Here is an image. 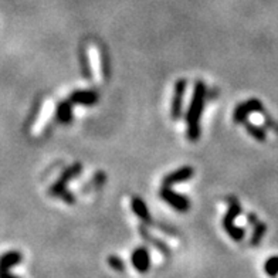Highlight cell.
<instances>
[{
	"label": "cell",
	"mask_w": 278,
	"mask_h": 278,
	"mask_svg": "<svg viewBox=\"0 0 278 278\" xmlns=\"http://www.w3.org/2000/svg\"><path fill=\"white\" fill-rule=\"evenodd\" d=\"M204 95H206L204 84L203 82H196L193 98L190 102V108L187 112V136L192 141L199 138V119H200V115L203 111Z\"/></svg>",
	"instance_id": "1"
},
{
	"label": "cell",
	"mask_w": 278,
	"mask_h": 278,
	"mask_svg": "<svg viewBox=\"0 0 278 278\" xmlns=\"http://www.w3.org/2000/svg\"><path fill=\"white\" fill-rule=\"evenodd\" d=\"M81 172V165L80 164H77V165H73V166H70L63 175H61V178L57 180L54 185L51 186V189H50V195L51 196H56V197H60V199H63L65 203H74V197L67 192V183L74 178L75 175H78Z\"/></svg>",
	"instance_id": "2"
},
{
	"label": "cell",
	"mask_w": 278,
	"mask_h": 278,
	"mask_svg": "<svg viewBox=\"0 0 278 278\" xmlns=\"http://www.w3.org/2000/svg\"><path fill=\"white\" fill-rule=\"evenodd\" d=\"M240 204L236 199H231L230 200V206H229V212L223 220V224H224V229L227 230L229 236L236 241H240L243 237H244V230L239 227L234 220L240 216Z\"/></svg>",
	"instance_id": "3"
},
{
	"label": "cell",
	"mask_w": 278,
	"mask_h": 278,
	"mask_svg": "<svg viewBox=\"0 0 278 278\" xmlns=\"http://www.w3.org/2000/svg\"><path fill=\"white\" fill-rule=\"evenodd\" d=\"M161 196L164 197V200L169 203L173 209H176L178 212H186L189 209V200L186 199L185 196L173 192L170 187L166 186H162V190H161Z\"/></svg>",
	"instance_id": "4"
},
{
	"label": "cell",
	"mask_w": 278,
	"mask_h": 278,
	"mask_svg": "<svg viewBox=\"0 0 278 278\" xmlns=\"http://www.w3.org/2000/svg\"><path fill=\"white\" fill-rule=\"evenodd\" d=\"M21 261V254L17 251H9L0 259V278H17L12 276L9 270Z\"/></svg>",
	"instance_id": "5"
},
{
	"label": "cell",
	"mask_w": 278,
	"mask_h": 278,
	"mask_svg": "<svg viewBox=\"0 0 278 278\" xmlns=\"http://www.w3.org/2000/svg\"><path fill=\"white\" fill-rule=\"evenodd\" d=\"M87 56L91 64V73H93V78L95 82H102V68H101V60H99V51L98 49L90 44L87 47Z\"/></svg>",
	"instance_id": "6"
},
{
	"label": "cell",
	"mask_w": 278,
	"mask_h": 278,
	"mask_svg": "<svg viewBox=\"0 0 278 278\" xmlns=\"http://www.w3.org/2000/svg\"><path fill=\"white\" fill-rule=\"evenodd\" d=\"M186 91V81L180 80L176 82L175 87V97L172 101V118L178 119L182 114V105H183V97H185Z\"/></svg>",
	"instance_id": "7"
},
{
	"label": "cell",
	"mask_w": 278,
	"mask_h": 278,
	"mask_svg": "<svg viewBox=\"0 0 278 278\" xmlns=\"http://www.w3.org/2000/svg\"><path fill=\"white\" fill-rule=\"evenodd\" d=\"M193 173H195L193 167L186 166V167H182V169H178V170H175L173 173L167 175L166 178L164 179V183H162V186L170 187V186L175 185V183L186 182V180H189V179L193 176Z\"/></svg>",
	"instance_id": "8"
},
{
	"label": "cell",
	"mask_w": 278,
	"mask_h": 278,
	"mask_svg": "<svg viewBox=\"0 0 278 278\" xmlns=\"http://www.w3.org/2000/svg\"><path fill=\"white\" fill-rule=\"evenodd\" d=\"M259 110H261V102H259L257 99L247 101V102L241 104L240 107L234 111V121L236 122H244L248 114L259 111Z\"/></svg>",
	"instance_id": "9"
},
{
	"label": "cell",
	"mask_w": 278,
	"mask_h": 278,
	"mask_svg": "<svg viewBox=\"0 0 278 278\" xmlns=\"http://www.w3.org/2000/svg\"><path fill=\"white\" fill-rule=\"evenodd\" d=\"M132 264L139 273H147L149 270V254L145 248H138L132 253Z\"/></svg>",
	"instance_id": "10"
},
{
	"label": "cell",
	"mask_w": 278,
	"mask_h": 278,
	"mask_svg": "<svg viewBox=\"0 0 278 278\" xmlns=\"http://www.w3.org/2000/svg\"><path fill=\"white\" fill-rule=\"evenodd\" d=\"M98 101V95L93 91H75L70 97V102L81 105H94Z\"/></svg>",
	"instance_id": "11"
},
{
	"label": "cell",
	"mask_w": 278,
	"mask_h": 278,
	"mask_svg": "<svg viewBox=\"0 0 278 278\" xmlns=\"http://www.w3.org/2000/svg\"><path fill=\"white\" fill-rule=\"evenodd\" d=\"M131 206H132L133 213H135L141 220H144V222H149V220H150L148 207H147V204L144 203L139 197H133L132 202H131Z\"/></svg>",
	"instance_id": "12"
},
{
	"label": "cell",
	"mask_w": 278,
	"mask_h": 278,
	"mask_svg": "<svg viewBox=\"0 0 278 278\" xmlns=\"http://www.w3.org/2000/svg\"><path fill=\"white\" fill-rule=\"evenodd\" d=\"M57 119L63 124H68L71 121V104L64 101L57 107Z\"/></svg>",
	"instance_id": "13"
},
{
	"label": "cell",
	"mask_w": 278,
	"mask_h": 278,
	"mask_svg": "<svg viewBox=\"0 0 278 278\" xmlns=\"http://www.w3.org/2000/svg\"><path fill=\"white\" fill-rule=\"evenodd\" d=\"M248 220H251V222L254 223V226H256V230H254V237L251 239V244H257V243L261 240V237H262L264 231H265V226H264L261 222H257V219H256L253 214H250V216H248Z\"/></svg>",
	"instance_id": "14"
},
{
	"label": "cell",
	"mask_w": 278,
	"mask_h": 278,
	"mask_svg": "<svg viewBox=\"0 0 278 278\" xmlns=\"http://www.w3.org/2000/svg\"><path fill=\"white\" fill-rule=\"evenodd\" d=\"M141 233H142V236H144V239H145V240L150 241V243H152L156 248H159V250H161V251H164L165 254H169V248H167L166 245H165L162 241L158 240V239H155V237H152L148 231H145L144 229H141Z\"/></svg>",
	"instance_id": "15"
},
{
	"label": "cell",
	"mask_w": 278,
	"mask_h": 278,
	"mask_svg": "<svg viewBox=\"0 0 278 278\" xmlns=\"http://www.w3.org/2000/svg\"><path fill=\"white\" fill-rule=\"evenodd\" d=\"M245 128L256 139H259V141H264L265 139V132L260 128V125H256L253 122H245Z\"/></svg>",
	"instance_id": "16"
},
{
	"label": "cell",
	"mask_w": 278,
	"mask_h": 278,
	"mask_svg": "<svg viewBox=\"0 0 278 278\" xmlns=\"http://www.w3.org/2000/svg\"><path fill=\"white\" fill-rule=\"evenodd\" d=\"M265 273L268 276H276L278 273V257H271L265 262Z\"/></svg>",
	"instance_id": "17"
},
{
	"label": "cell",
	"mask_w": 278,
	"mask_h": 278,
	"mask_svg": "<svg viewBox=\"0 0 278 278\" xmlns=\"http://www.w3.org/2000/svg\"><path fill=\"white\" fill-rule=\"evenodd\" d=\"M108 264L111 265L115 271H124L125 270V262L119 257H116V256H110L108 257Z\"/></svg>",
	"instance_id": "18"
},
{
	"label": "cell",
	"mask_w": 278,
	"mask_h": 278,
	"mask_svg": "<svg viewBox=\"0 0 278 278\" xmlns=\"http://www.w3.org/2000/svg\"><path fill=\"white\" fill-rule=\"evenodd\" d=\"M250 121L253 124H256V125H262L264 124V116L261 114H259V111L251 112L250 114Z\"/></svg>",
	"instance_id": "19"
},
{
	"label": "cell",
	"mask_w": 278,
	"mask_h": 278,
	"mask_svg": "<svg viewBox=\"0 0 278 278\" xmlns=\"http://www.w3.org/2000/svg\"><path fill=\"white\" fill-rule=\"evenodd\" d=\"M237 222H239V224H244V222H245V219H243V217H240V219H239Z\"/></svg>",
	"instance_id": "20"
}]
</instances>
